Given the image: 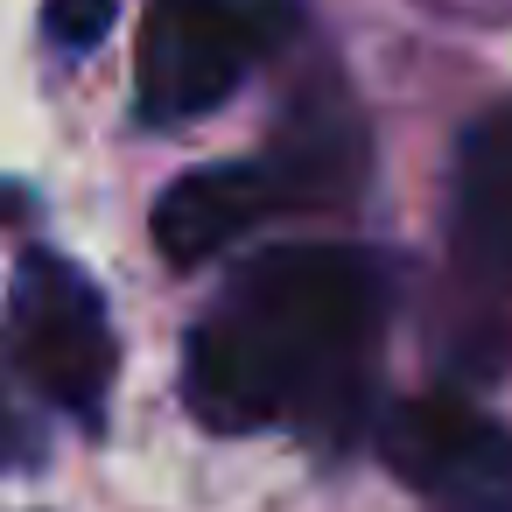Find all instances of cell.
<instances>
[{
    "label": "cell",
    "mask_w": 512,
    "mask_h": 512,
    "mask_svg": "<svg viewBox=\"0 0 512 512\" xmlns=\"http://www.w3.org/2000/svg\"><path fill=\"white\" fill-rule=\"evenodd\" d=\"M393 274L365 246H267L183 344V400L204 428H302L316 449L358 442Z\"/></svg>",
    "instance_id": "obj_1"
},
{
    "label": "cell",
    "mask_w": 512,
    "mask_h": 512,
    "mask_svg": "<svg viewBox=\"0 0 512 512\" xmlns=\"http://www.w3.org/2000/svg\"><path fill=\"white\" fill-rule=\"evenodd\" d=\"M295 0H155L134 50V99L148 120L183 127L225 106L260 57L295 36Z\"/></svg>",
    "instance_id": "obj_2"
},
{
    "label": "cell",
    "mask_w": 512,
    "mask_h": 512,
    "mask_svg": "<svg viewBox=\"0 0 512 512\" xmlns=\"http://www.w3.org/2000/svg\"><path fill=\"white\" fill-rule=\"evenodd\" d=\"M0 358L15 365V379L78 414L99 421L106 414V386H113V323L99 288L64 260V253H22L15 288H8V344Z\"/></svg>",
    "instance_id": "obj_3"
},
{
    "label": "cell",
    "mask_w": 512,
    "mask_h": 512,
    "mask_svg": "<svg viewBox=\"0 0 512 512\" xmlns=\"http://www.w3.org/2000/svg\"><path fill=\"white\" fill-rule=\"evenodd\" d=\"M386 470L435 512H512V428L456 393H414L379 421Z\"/></svg>",
    "instance_id": "obj_4"
},
{
    "label": "cell",
    "mask_w": 512,
    "mask_h": 512,
    "mask_svg": "<svg viewBox=\"0 0 512 512\" xmlns=\"http://www.w3.org/2000/svg\"><path fill=\"white\" fill-rule=\"evenodd\" d=\"M365 120L351 113L344 92H302L295 113L281 120V134L267 141V176L281 190V211H330L351 204L365 183Z\"/></svg>",
    "instance_id": "obj_5"
},
{
    "label": "cell",
    "mask_w": 512,
    "mask_h": 512,
    "mask_svg": "<svg viewBox=\"0 0 512 512\" xmlns=\"http://www.w3.org/2000/svg\"><path fill=\"white\" fill-rule=\"evenodd\" d=\"M274 211H281V190H274L260 155L253 162H218V169H190L155 204V246L176 267H204L225 246H239Z\"/></svg>",
    "instance_id": "obj_6"
},
{
    "label": "cell",
    "mask_w": 512,
    "mask_h": 512,
    "mask_svg": "<svg viewBox=\"0 0 512 512\" xmlns=\"http://www.w3.org/2000/svg\"><path fill=\"white\" fill-rule=\"evenodd\" d=\"M449 239H456V260L484 288H512V106L470 120L456 148Z\"/></svg>",
    "instance_id": "obj_7"
},
{
    "label": "cell",
    "mask_w": 512,
    "mask_h": 512,
    "mask_svg": "<svg viewBox=\"0 0 512 512\" xmlns=\"http://www.w3.org/2000/svg\"><path fill=\"white\" fill-rule=\"evenodd\" d=\"M113 15H120V0H50L43 8V29H50V43L57 50H92L106 29H113Z\"/></svg>",
    "instance_id": "obj_8"
},
{
    "label": "cell",
    "mask_w": 512,
    "mask_h": 512,
    "mask_svg": "<svg viewBox=\"0 0 512 512\" xmlns=\"http://www.w3.org/2000/svg\"><path fill=\"white\" fill-rule=\"evenodd\" d=\"M22 463H36V428H29V414L15 407L8 379H0V477L22 470Z\"/></svg>",
    "instance_id": "obj_9"
}]
</instances>
